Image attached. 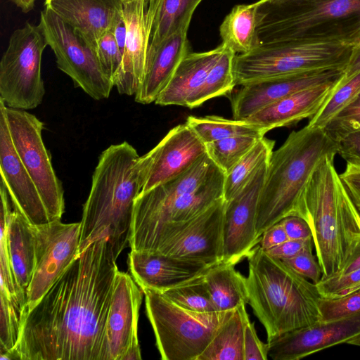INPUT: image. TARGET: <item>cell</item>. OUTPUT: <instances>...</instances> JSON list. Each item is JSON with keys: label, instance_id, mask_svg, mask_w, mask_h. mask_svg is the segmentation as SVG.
Listing matches in <instances>:
<instances>
[{"label": "cell", "instance_id": "obj_1", "mask_svg": "<svg viewBox=\"0 0 360 360\" xmlns=\"http://www.w3.org/2000/svg\"><path fill=\"white\" fill-rule=\"evenodd\" d=\"M116 260L106 237L87 245L25 314L10 359L101 360Z\"/></svg>", "mask_w": 360, "mask_h": 360}, {"label": "cell", "instance_id": "obj_2", "mask_svg": "<svg viewBox=\"0 0 360 360\" xmlns=\"http://www.w3.org/2000/svg\"><path fill=\"white\" fill-rule=\"evenodd\" d=\"M139 158L127 141L111 145L101 153L83 206L80 252L106 237L117 259L129 244L135 200L145 182Z\"/></svg>", "mask_w": 360, "mask_h": 360}, {"label": "cell", "instance_id": "obj_3", "mask_svg": "<svg viewBox=\"0 0 360 360\" xmlns=\"http://www.w3.org/2000/svg\"><path fill=\"white\" fill-rule=\"evenodd\" d=\"M248 304L263 325L267 342L321 321L315 283L300 276L260 246L247 257Z\"/></svg>", "mask_w": 360, "mask_h": 360}, {"label": "cell", "instance_id": "obj_4", "mask_svg": "<svg viewBox=\"0 0 360 360\" xmlns=\"http://www.w3.org/2000/svg\"><path fill=\"white\" fill-rule=\"evenodd\" d=\"M338 153V143L324 128L308 124L292 131L269 158L256 218L257 235L283 218L301 217V201L314 172L328 156Z\"/></svg>", "mask_w": 360, "mask_h": 360}, {"label": "cell", "instance_id": "obj_5", "mask_svg": "<svg viewBox=\"0 0 360 360\" xmlns=\"http://www.w3.org/2000/svg\"><path fill=\"white\" fill-rule=\"evenodd\" d=\"M326 157L311 175L301 201V217L310 225L322 278L338 274L360 238V211Z\"/></svg>", "mask_w": 360, "mask_h": 360}, {"label": "cell", "instance_id": "obj_6", "mask_svg": "<svg viewBox=\"0 0 360 360\" xmlns=\"http://www.w3.org/2000/svg\"><path fill=\"white\" fill-rule=\"evenodd\" d=\"M259 46L297 40L360 44V0H259Z\"/></svg>", "mask_w": 360, "mask_h": 360}, {"label": "cell", "instance_id": "obj_7", "mask_svg": "<svg viewBox=\"0 0 360 360\" xmlns=\"http://www.w3.org/2000/svg\"><path fill=\"white\" fill-rule=\"evenodd\" d=\"M337 41L297 40L259 45L236 54V86L263 79L332 69L345 70L354 48Z\"/></svg>", "mask_w": 360, "mask_h": 360}, {"label": "cell", "instance_id": "obj_8", "mask_svg": "<svg viewBox=\"0 0 360 360\" xmlns=\"http://www.w3.org/2000/svg\"><path fill=\"white\" fill-rule=\"evenodd\" d=\"M141 290L163 360H197L233 311H194L181 307L160 291Z\"/></svg>", "mask_w": 360, "mask_h": 360}, {"label": "cell", "instance_id": "obj_9", "mask_svg": "<svg viewBox=\"0 0 360 360\" xmlns=\"http://www.w3.org/2000/svg\"><path fill=\"white\" fill-rule=\"evenodd\" d=\"M47 46L39 25L27 22L12 33L0 61V100L6 106L27 110L41 104V58Z\"/></svg>", "mask_w": 360, "mask_h": 360}, {"label": "cell", "instance_id": "obj_10", "mask_svg": "<svg viewBox=\"0 0 360 360\" xmlns=\"http://www.w3.org/2000/svg\"><path fill=\"white\" fill-rule=\"evenodd\" d=\"M219 170L206 153L182 174L141 192L134 203L129 243L131 249L154 252L174 202L181 195L195 190Z\"/></svg>", "mask_w": 360, "mask_h": 360}, {"label": "cell", "instance_id": "obj_11", "mask_svg": "<svg viewBox=\"0 0 360 360\" xmlns=\"http://www.w3.org/2000/svg\"><path fill=\"white\" fill-rule=\"evenodd\" d=\"M14 148L34 181L52 221L60 220L65 212L64 191L56 176L42 131L44 124L25 110L5 105L0 100Z\"/></svg>", "mask_w": 360, "mask_h": 360}, {"label": "cell", "instance_id": "obj_12", "mask_svg": "<svg viewBox=\"0 0 360 360\" xmlns=\"http://www.w3.org/2000/svg\"><path fill=\"white\" fill-rule=\"evenodd\" d=\"M59 70L95 100L108 98L114 84L104 74L96 51L77 31L44 8L39 23Z\"/></svg>", "mask_w": 360, "mask_h": 360}, {"label": "cell", "instance_id": "obj_13", "mask_svg": "<svg viewBox=\"0 0 360 360\" xmlns=\"http://www.w3.org/2000/svg\"><path fill=\"white\" fill-rule=\"evenodd\" d=\"M32 229L35 261L25 314L36 305L80 254V221L65 224L61 219L56 220L32 224Z\"/></svg>", "mask_w": 360, "mask_h": 360}, {"label": "cell", "instance_id": "obj_14", "mask_svg": "<svg viewBox=\"0 0 360 360\" xmlns=\"http://www.w3.org/2000/svg\"><path fill=\"white\" fill-rule=\"evenodd\" d=\"M143 292L133 277L118 271L105 326L101 360H140L139 312Z\"/></svg>", "mask_w": 360, "mask_h": 360}, {"label": "cell", "instance_id": "obj_15", "mask_svg": "<svg viewBox=\"0 0 360 360\" xmlns=\"http://www.w3.org/2000/svg\"><path fill=\"white\" fill-rule=\"evenodd\" d=\"M225 205L222 198L192 219L174 226L155 252L209 265L221 262Z\"/></svg>", "mask_w": 360, "mask_h": 360}, {"label": "cell", "instance_id": "obj_16", "mask_svg": "<svg viewBox=\"0 0 360 360\" xmlns=\"http://www.w3.org/2000/svg\"><path fill=\"white\" fill-rule=\"evenodd\" d=\"M268 162L269 160L259 168L233 198L226 201L223 229V262L236 265L243 258L248 257L260 242L256 230L257 210Z\"/></svg>", "mask_w": 360, "mask_h": 360}, {"label": "cell", "instance_id": "obj_17", "mask_svg": "<svg viewBox=\"0 0 360 360\" xmlns=\"http://www.w3.org/2000/svg\"><path fill=\"white\" fill-rule=\"evenodd\" d=\"M205 153V144L186 122L173 127L153 149L139 158L146 174L141 192L182 174Z\"/></svg>", "mask_w": 360, "mask_h": 360}, {"label": "cell", "instance_id": "obj_18", "mask_svg": "<svg viewBox=\"0 0 360 360\" xmlns=\"http://www.w3.org/2000/svg\"><path fill=\"white\" fill-rule=\"evenodd\" d=\"M360 334V312L287 332L267 342L274 360H298Z\"/></svg>", "mask_w": 360, "mask_h": 360}, {"label": "cell", "instance_id": "obj_19", "mask_svg": "<svg viewBox=\"0 0 360 360\" xmlns=\"http://www.w3.org/2000/svg\"><path fill=\"white\" fill-rule=\"evenodd\" d=\"M344 70L274 77L242 85L231 98L233 118L244 120L264 108L295 92L338 81Z\"/></svg>", "mask_w": 360, "mask_h": 360}, {"label": "cell", "instance_id": "obj_20", "mask_svg": "<svg viewBox=\"0 0 360 360\" xmlns=\"http://www.w3.org/2000/svg\"><path fill=\"white\" fill-rule=\"evenodd\" d=\"M0 174L13 208L32 225L53 221L41 196L13 145L4 110L0 108Z\"/></svg>", "mask_w": 360, "mask_h": 360}, {"label": "cell", "instance_id": "obj_21", "mask_svg": "<svg viewBox=\"0 0 360 360\" xmlns=\"http://www.w3.org/2000/svg\"><path fill=\"white\" fill-rule=\"evenodd\" d=\"M148 2V0L124 2L127 38L121 69L114 84L120 94L135 95L145 73L150 30Z\"/></svg>", "mask_w": 360, "mask_h": 360}, {"label": "cell", "instance_id": "obj_22", "mask_svg": "<svg viewBox=\"0 0 360 360\" xmlns=\"http://www.w3.org/2000/svg\"><path fill=\"white\" fill-rule=\"evenodd\" d=\"M53 11L96 49L99 39L123 18V0H45Z\"/></svg>", "mask_w": 360, "mask_h": 360}, {"label": "cell", "instance_id": "obj_23", "mask_svg": "<svg viewBox=\"0 0 360 360\" xmlns=\"http://www.w3.org/2000/svg\"><path fill=\"white\" fill-rule=\"evenodd\" d=\"M212 266L159 252L131 250L129 254L131 274L141 289L164 291L192 278Z\"/></svg>", "mask_w": 360, "mask_h": 360}, {"label": "cell", "instance_id": "obj_24", "mask_svg": "<svg viewBox=\"0 0 360 360\" xmlns=\"http://www.w3.org/2000/svg\"><path fill=\"white\" fill-rule=\"evenodd\" d=\"M341 79L295 92L244 120L265 134L273 129L297 124L303 119L309 120L323 106Z\"/></svg>", "mask_w": 360, "mask_h": 360}, {"label": "cell", "instance_id": "obj_25", "mask_svg": "<svg viewBox=\"0 0 360 360\" xmlns=\"http://www.w3.org/2000/svg\"><path fill=\"white\" fill-rule=\"evenodd\" d=\"M188 32L180 31L169 37L147 61L145 73L135 94V101L155 103L169 83L176 68L191 52Z\"/></svg>", "mask_w": 360, "mask_h": 360}, {"label": "cell", "instance_id": "obj_26", "mask_svg": "<svg viewBox=\"0 0 360 360\" xmlns=\"http://www.w3.org/2000/svg\"><path fill=\"white\" fill-rule=\"evenodd\" d=\"M224 49L225 46L221 44L210 51L188 53L155 103L162 106L186 107L188 99L201 86Z\"/></svg>", "mask_w": 360, "mask_h": 360}, {"label": "cell", "instance_id": "obj_27", "mask_svg": "<svg viewBox=\"0 0 360 360\" xmlns=\"http://www.w3.org/2000/svg\"><path fill=\"white\" fill-rule=\"evenodd\" d=\"M7 240L19 299L25 312L27 289L34 269V243L32 224L15 208L8 224Z\"/></svg>", "mask_w": 360, "mask_h": 360}, {"label": "cell", "instance_id": "obj_28", "mask_svg": "<svg viewBox=\"0 0 360 360\" xmlns=\"http://www.w3.org/2000/svg\"><path fill=\"white\" fill-rule=\"evenodd\" d=\"M202 1L148 0L150 30L146 63L169 37L180 31H188L193 15Z\"/></svg>", "mask_w": 360, "mask_h": 360}, {"label": "cell", "instance_id": "obj_29", "mask_svg": "<svg viewBox=\"0 0 360 360\" xmlns=\"http://www.w3.org/2000/svg\"><path fill=\"white\" fill-rule=\"evenodd\" d=\"M225 176L224 172L219 170L195 190L181 195L174 202L168 212L154 252L174 226L192 219L224 198Z\"/></svg>", "mask_w": 360, "mask_h": 360}, {"label": "cell", "instance_id": "obj_30", "mask_svg": "<svg viewBox=\"0 0 360 360\" xmlns=\"http://www.w3.org/2000/svg\"><path fill=\"white\" fill-rule=\"evenodd\" d=\"M204 281L217 311H231L248 304L246 277L234 264L221 262L210 266Z\"/></svg>", "mask_w": 360, "mask_h": 360}, {"label": "cell", "instance_id": "obj_31", "mask_svg": "<svg viewBox=\"0 0 360 360\" xmlns=\"http://www.w3.org/2000/svg\"><path fill=\"white\" fill-rule=\"evenodd\" d=\"M257 6L258 1L236 5L219 26L221 44L236 54L247 53L259 46Z\"/></svg>", "mask_w": 360, "mask_h": 360}, {"label": "cell", "instance_id": "obj_32", "mask_svg": "<svg viewBox=\"0 0 360 360\" xmlns=\"http://www.w3.org/2000/svg\"><path fill=\"white\" fill-rule=\"evenodd\" d=\"M245 305L232 311L197 360H244L245 328L250 319Z\"/></svg>", "mask_w": 360, "mask_h": 360}, {"label": "cell", "instance_id": "obj_33", "mask_svg": "<svg viewBox=\"0 0 360 360\" xmlns=\"http://www.w3.org/2000/svg\"><path fill=\"white\" fill-rule=\"evenodd\" d=\"M236 53L225 46L221 55L210 70L201 86L187 101L186 106L194 108L205 101L230 93L236 86L233 62Z\"/></svg>", "mask_w": 360, "mask_h": 360}, {"label": "cell", "instance_id": "obj_34", "mask_svg": "<svg viewBox=\"0 0 360 360\" xmlns=\"http://www.w3.org/2000/svg\"><path fill=\"white\" fill-rule=\"evenodd\" d=\"M186 122L205 144L236 136L265 135L261 129L245 120H229L215 115L188 116Z\"/></svg>", "mask_w": 360, "mask_h": 360}, {"label": "cell", "instance_id": "obj_35", "mask_svg": "<svg viewBox=\"0 0 360 360\" xmlns=\"http://www.w3.org/2000/svg\"><path fill=\"white\" fill-rule=\"evenodd\" d=\"M275 145V141L261 138L233 168L225 176L224 199L228 201L233 198L255 174L259 168L269 160Z\"/></svg>", "mask_w": 360, "mask_h": 360}, {"label": "cell", "instance_id": "obj_36", "mask_svg": "<svg viewBox=\"0 0 360 360\" xmlns=\"http://www.w3.org/2000/svg\"><path fill=\"white\" fill-rule=\"evenodd\" d=\"M207 270L182 283L160 292L186 309L198 312L219 311L213 304L204 281Z\"/></svg>", "mask_w": 360, "mask_h": 360}, {"label": "cell", "instance_id": "obj_37", "mask_svg": "<svg viewBox=\"0 0 360 360\" xmlns=\"http://www.w3.org/2000/svg\"><path fill=\"white\" fill-rule=\"evenodd\" d=\"M1 195V236H0V292L6 294L11 300L17 303L23 310L11 266L7 240V228L11 210L9 195L2 181H0Z\"/></svg>", "mask_w": 360, "mask_h": 360}, {"label": "cell", "instance_id": "obj_38", "mask_svg": "<svg viewBox=\"0 0 360 360\" xmlns=\"http://www.w3.org/2000/svg\"><path fill=\"white\" fill-rule=\"evenodd\" d=\"M262 137L242 135L224 139L205 144L206 153L226 174Z\"/></svg>", "mask_w": 360, "mask_h": 360}, {"label": "cell", "instance_id": "obj_39", "mask_svg": "<svg viewBox=\"0 0 360 360\" xmlns=\"http://www.w3.org/2000/svg\"><path fill=\"white\" fill-rule=\"evenodd\" d=\"M0 295V359H10L20 336L23 310L6 294Z\"/></svg>", "mask_w": 360, "mask_h": 360}, {"label": "cell", "instance_id": "obj_40", "mask_svg": "<svg viewBox=\"0 0 360 360\" xmlns=\"http://www.w3.org/2000/svg\"><path fill=\"white\" fill-rule=\"evenodd\" d=\"M340 82L323 106L309 120V126L324 128L331 119L360 94V72L346 82Z\"/></svg>", "mask_w": 360, "mask_h": 360}, {"label": "cell", "instance_id": "obj_41", "mask_svg": "<svg viewBox=\"0 0 360 360\" xmlns=\"http://www.w3.org/2000/svg\"><path fill=\"white\" fill-rule=\"evenodd\" d=\"M324 129L338 143L348 134L360 130V94L331 119Z\"/></svg>", "mask_w": 360, "mask_h": 360}, {"label": "cell", "instance_id": "obj_42", "mask_svg": "<svg viewBox=\"0 0 360 360\" xmlns=\"http://www.w3.org/2000/svg\"><path fill=\"white\" fill-rule=\"evenodd\" d=\"M321 321L352 316L360 312V289L336 298L321 297L319 300Z\"/></svg>", "mask_w": 360, "mask_h": 360}, {"label": "cell", "instance_id": "obj_43", "mask_svg": "<svg viewBox=\"0 0 360 360\" xmlns=\"http://www.w3.org/2000/svg\"><path fill=\"white\" fill-rule=\"evenodd\" d=\"M96 51L104 74L114 84L121 69L122 53L112 31L99 39Z\"/></svg>", "mask_w": 360, "mask_h": 360}, {"label": "cell", "instance_id": "obj_44", "mask_svg": "<svg viewBox=\"0 0 360 360\" xmlns=\"http://www.w3.org/2000/svg\"><path fill=\"white\" fill-rule=\"evenodd\" d=\"M316 285L321 297L331 299L345 296L360 289V269L321 278Z\"/></svg>", "mask_w": 360, "mask_h": 360}, {"label": "cell", "instance_id": "obj_45", "mask_svg": "<svg viewBox=\"0 0 360 360\" xmlns=\"http://www.w3.org/2000/svg\"><path fill=\"white\" fill-rule=\"evenodd\" d=\"M313 244L311 238L297 254L281 261L300 276L316 284L322 278V269L312 253Z\"/></svg>", "mask_w": 360, "mask_h": 360}, {"label": "cell", "instance_id": "obj_46", "mask_svg": "<svg viewBox=\"0 0 360 360\" xmlns=\"http://www.w3.org/2000/svg\"><path fill=\"white\" fill-rule=\"evenodd\" d=\"M268 357V344L259 340L254 323L249 319L245 328L244 360H266Z\"/></svg>", "mask_w": 360, "mask_h": 360}, {"label": "cell", "instance_id": "obj_47", "mask_svg": "<svg viewBox=\"0 0 360 360\" xmlns=\"http://www.w3.org/2000/svg\"><path fill=\"white\" fill-rule=\"evenodd\" d=\"M339 176L354 205L360 211V165L347 162L345 171Z\"/></svg>", "mask_w": 360, "mask_h": 360}, {"label": "cell", "instance_id": "obj_48", "mask_svg": "<svg viewBox=\"0 0 360 360\" xmlns=\"http://www.w3.org/2000/svg\"><path fill=\"white\" fill-rule=\"evenodd\" d=\"M338 154L347 162L360 165V130L338 141Z\"/></svg>", "mask_w": 360, "mask_h": 360}, {"label": "cell", "instance_id": "obj_49", "mask_svg": "<svg viewBox=\"0 0 360 360\" xmlns=\"http://www.w3.org/2000/svg\"><path fill=\"white\" fill-rule=\"evenodd\" d=\"M281 221L283 225L288 239L300 240L312 237L310 225L301 217L288 216Z\"/></svg>", "mask_w": 360, "mask_h": 360}, {"label": "cell", "instance_id": "obj_50", "mask_svg": "<svg viewBox=\"0 0 360 360\" xmlns=\"http://www.w3.org/2000/svg\"><path fill=\"white\" fill-rule=\"evenodd\" d=\"M311 238L312 237L300 240L288 239L281 244L266 250V252L278 259H288L297 254Z\"/></svg>", "mask_w": 360, "mask_h": 360}, {"label": "cell", "instance_id": "obj_51", "mask_svg": "<svg viewBox=\"0 0 360 360\" xmlns=\"http://www.w3.org/2000/svg\"><path fill=\"white\" fill-rule=\"evenodd\" d=\"M288 240L282 222L280 221L265 231L260 239V247L269 250Z\"/></svg>", "mask_w": 360, "mask_h": 360}, {"label": "cell", "instance_id": "obj_52", "mask_svg": "<svg viewBox=\"0 0 360 360\" xmlns=\"http://www.w3.org/2000/svg\"><path fill=\"white\" fill-rule=\"evenodd\" d=\"M360 72V44L356 45L352 51L350 59L345 69L340 84L349 80Z\"/></svg>", "mask_w": 360, "mask_h": 360}, {"label": "cell", "instance_id": "obj_53", "mask_svg": "<svg viewBox=\"0 0 360 360\" xmlns=\"http://www.w3.org/2000/svg\"><path fill=\"white\" fill-rule=\"evenodd\" d=\"M358 269H360V238L341 270L335 275L345 274Z\"/></svg>", "mask_w": 360, "mask_h": 360}, {"label": "cell", "instance_id": "obj_54", "mask_svg": "<svg viewBox=\"0 0 360 360\" xmlns=\"http://www.w3.org/2000/svg\"><path fill=\"white\" fill-rule=\"evenodd\" d=\"M112 32L123 56L127 38V28L123 18L115 25Z\"/></svg>", "mask_w": 360, "mask_h": 360}, {"label": "cell", "instance_id": "obj_55", "mask_svg": "<svg viewBox=\"0 0 360 360\" xmlns=\"http://www.w3.org/2000/svg\"><path fill=\"white\" fill-rule=\"evenodd\" d=\"M17 7L24 13L31 11L35 4L37 0H11Z\"/></svg>", "mask_w": 360, "mask_h": 360}, {"label": "cell", "instance_id": "obj_56", "mask_svg": "<svg viewBox=\"0 0 360 360\" xmlns=\"http://www.w3.org/2000/svg\"><path fill=\"white\" fill-rule=\"evenodd\" d=\"M347 343L349 345H356L360 347V334L348 340Z\"/></svg>", "mask_w": 360, "mask_h": 360}, {"label": "cell", "instance_id": "obj_57", "mask_svg": "<svg viewBox=\"0 0 360 360\" xmlns=\"http://www.w3.org/2000/svg\"><path fill=\"white\" fill-rule=\"evenodd\" d=\"M132 1V0H123L124 2L125 1Z\"/></svg>", "mask_w": 360, "mask_h": 360}]
</instances>
